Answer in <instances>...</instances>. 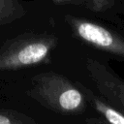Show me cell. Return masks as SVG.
I'll use <instances>...</instances> for the list:
<instances>
[{
	"label": "cell",
	"mask_w": 124,
	"mask_h": 124,
	"mask_svg": "<svg viewBox=\"0 0 124 124\" xmlns=\"http://www.w3.org/2000/svg\"><path fill=\"white\" fill-rule=\"evenodd\" d=\"M27 95L47 109L61 114H80L86 109V100L76 83L51 71L36 75Z\"/></svg>",
	"instance_id": "1"
},
{
	"label": "cell",
	"mask_w": 124,
	"mask_h": 124,
	"mask_svg": "<svg viewBox=\"0 0 124 124\" xmlns=\"http://www.w3.org/2000/svg\"><path fill=\"white\" fill-rule=\"evenodd\" d=\"M26 14L21 0H0V26L10 24Z\"/></svg>",
	"instance_id": "6"
},
{
	"label": "cell",
	"mask_w": 124,
	"mask_h": 124,
	"mask_svg": "<svg viewBox=\"0 0 124 124\" xmlns=\"http://www.w3.org/2000/svg\"><path fill=\"white\" fill-rule=\"evenodd\" d=\"M65 19L75 36L79 40L113 55L124 56V41L118 33L94 21L74 16L67 15Z\"/></svg>",
	"instance_id": "3"
},
{
	"label": "cell",
	"mask_w": 124,
	"mask_h": 124,
	"mask_svg": "<svg viewBox=\"0 0 124 124\" xmlns=\"http://www.w3.org/2000/svg\"><path fill=\"white\" fill-rule=\"evenodd\" d=\"M36 121L29 115L13 109H0V124H34Z\"/></svg>",
	"instance_id": "7"
},
{
	"label": "cell",
	"mask_w": 124,
	"mask_h": 124,
	"mask_svg": "<svg viewBox=\"0 0 124 124\" xmlns=\"http://www.w3.org/2000/svg\"><path fill=\"white\" fill-rule=\"evenodd\" d=\"M54 3L58 4H75V5H82L85 0H52Z\"/></svg>",
	"instance_id": "8"
},
{
	"label": "cell",
	"mask_w": 124,
	"mask_h": 124,
	"mask_svg": "<svg viewBox=\"0 0 124 124\" xmlns=\"http://www.w3.org/2000/svg\"><path fill=\"white\" fill-rule=\"evenodd\" d=\"M58 38L51 34H23L0 47V70L15 71L48 63Z\"/></svg>",
	"instance_id": "2"
},
{
	"label": "cell",
	"mask_w": 124,
	"mask_h": 124,
	"mask_svg": "<svg viewBox=\"0 0 124 124\" xmlns=\"http://www.w3.org/2000/svg\"><path fill=\"white\" fill-rule=\"evenodd\" d=\"M75 83L77 87L80 90V92L83 94L86 103H89L93 107V108L102 116V118L107 121V123L124 124V115L122 111L111 106L103 97L93 93L88 87H86L81 82L76 81Z\"/></svg>",
	"instance_id": "5"
},
{
	"label": "cell",
	"mask_w": 124,
	"mask_h": 124,
	"mask_svg": "<svg viewBox=\"0 0 124 124\" xmlns=\"http://www.w3.org/2000/svg\"><path fill=\"white\" fill-rule=\"evenodd\" d=\"M86 69L93 80L100 96L108 103L123 112L124 109V83L108 65L103 62L88 58Z\"/></svg>",
	"instance_id": "4"
}]
</instances>
